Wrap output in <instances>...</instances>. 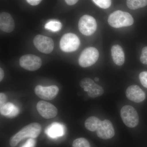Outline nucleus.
<instances>
[{"label": "nucleus", "mask_w": 147, "mask_h": 147, "mask_svg": "<svg viewBox=\"0 0 147 147\" xmlns=\"http://www.w3.org/2000/svg\"><path fill=\"white\" fill-rule=\"evenodd\" d=\"M41 130L39 123H33L28 125L11 137L9 140L11 146H16L18 143L26 138H36L39 136Z\"/></svg>", "instance_id": "f257e3e1"}, {"label": "nucleus", "mask_w": 147, "mask_h": 147, "mask_svg": "<svg viewBox=\"0 0 147 147\" xmlns=\"http://www.w3.org/2000/svg\"><path fill=\"white\" fill-rule=\"evenodd\" d=\"M36 141L34 138H30L21 147H35Z\"/></svg>", "instance_id": "393cba45"}, {"label": "nucleus", "mask_w": 147, "mask_h": 147, "mask_svg": "<svg viewBox=\"0 0 147 147\" xmlns=\"http://www.w3.org/2000/svg\"><path fill=\"white\" fill-rule=\"evenodd\" d=\"M36 108L40 115L45 119L53 118L58 114L57 109L55 106L50 102L43 100L38 102Z\"/></svg>", "instance_id": "9b49d317"}, {"label": "nucleus", "mask_w": 147, "mask_h": 147, "mask_svg": "<svg viewBox=\"0 0 147 147\" xmlns=\"http://www.w3.org/2000/svg\"><path fill=\"white\" fill-rule=\"evenodd\" d=\"M102 121L95 117L88 118L85 122V126L88 130L90 131H96Z\"/></svg>", "instance_id": "a211bd4d"}, {"label": "nucleus", "mask_w": 147, "mask_h": 147, "mask_svg": "<svg viewBox=\"0 0 147 147\" xmlns=\"http://www.w3.org/2000/svg\"><path fill=\"white\" fill-rule=\"evenodd\" d=\"M78 27L81 33L89 36L93 34L96 31L97 23L92 16L85 15L79 20Z\"/></svg>", "instance_id": "423d86ee"}, {"label": "nucleus", "mask_w": 147, "mask_h": 147, "mask_svg": "<svg viewBox=\"0 0 147 147\" xmlns=\"http://www.w3.org/2000/svg\"><path fill=\"white\" fill-rule=\"evenodd\" d=\"M98 137L102 139H109L114 137L115 129L111 122L105 119L102 121L96 130Z\"/></svg>", "instance_id": "f8f14e48"}, {"label": "nucleus", "mask_w": 147, "mask_h": 147, "mask_svg": "<svg viewBox=\"0 0 147 147\" xmlns=\"http://www.w3.org/2000/svg\"><path fill=\"white\" fill-rule=\"evenodd\" d=\"M7 98L5 94L3 93H0V105L1 107L3 106L4 104H5V102L6 101Z\"/></svg>", "instance_id": "a878e982"}, {"label": "nucleus", "mask_w": 147, "mask_h": 147, "mask_svg": "<svg viewBox=\"0 0 147 147\" xmlns=\"http://www.w3.org/2000/svg\"><path fill=\"white\" fill-rule=\"evenodd\" d=\"M19 64L24 69L34 71L40 68L42 65V60L40 58L36 55H26L20 58Z\"/></svg>", "instance_id": "1a4fd4ad"}, {"label": "nucleus", "mask_w": 147, "mask_h": 147, "mask_svg": "<svg viewBox=\"0 0 147 147\" xmlns=\"http://www.w3.org/2000/svg\"><path fill=\"white\" fill-rule=\"evenodd\" d=\"M59 89L56 86L43 87L38 85L34 89L35 94L38 97L46 100L54 99L57 95Z\"/></svg>", "instance_id": "9d476101"}, {"label": "nucleus", "mask_w": 147, "mask_h": 147, "mask_svg": "<svg viewBox=\"0 0 147 147\" xmlns=\"http://www.w3.org/2000/svg\"><path fill=\"white\" fill-rule=\"evenodd\" d=\"M4 76V71L2 68H0V81L1 82Z\"/></svg>", "instance_id": "c85d7f7f"}, {"label": "nucleus", "mask_w": 147, "mask_h": 147, "mask_svg": "<svg viewBox=\"0 0 147 147\" xmlns=\"http://www.w3.org/2000/svg\"><path fill=\"white\" fill-rule=\"evenodd\" d=\"M99 52L96 48L89 47L86 48L81 53L79 59L80 66L88 67L94 64L99 57Z\"/></svg>", "instance_id": "39448f33"}, {"label": "nucleus", "mask_w": 147, "mask_h": 147, "mask_svg": "<svg viewBox=\"0 0 147 147\" xmlns=\"http://www.w3.org/2000/svg\"><path fill=\"white\" fill-rule=\"evenodd\" d=\"M95 81H96V82H98V81H99V78H97V77H96L94 79Z\"/></svg>", "instance_id": "c756f323"}, {"label": "nucleus", "mask_w": 147, "mask_h": 147, "mask_svg": "<svg viewBox=\"0 0 147 147\" xmlns=\"http://www.w3.org/2000/svg\"><path fill=\"white\" fill-rule=\"evenodd\" d=\"M80 85L85 91L87 92L90 97L94 98L101 96L104 93V90L101 86L98 85L92 79L88 78L83 79Z\"/></svg>", "instance_id": "0eeeda50"}, {"label": "nucleus", "mask_w": 147, "mask_h": 147, "mask_svg": "<svg viewBox=\"0 0 147 147\" xmlns=\"http://www.w3.org/2000/svg\"><path fill=\"white\" fill-rule=\"evenodd\" d=\"M127 5L130 9H138L146 6L147 5V0H127Z\"/></svg>", "instance_id": "6ab92c4d"}, {"label": "nucleus", "mask_w": 147, "mask_h": 147, "mask_svg": "<svg viewBox=\"0 0 147 147\" xmlns=\"http://www.w3.org/2000/svg\"><path fill=\"white\" fill-rule=\"evenodd\" d=\"M1 113L3 115L9 117H15L19 113L18 108L13 103L9 102L5 103L1 107Z\"/></svg>", "instance_id": "f3484780"}, {"label": "nucleus", "mask_w": 147, "mask_h": 147, "mask_svg": "<svg viewBox=\"0 0 147 147\" xmlns=\"http://www.w3.org/2000/svg\"><path fill=\"white\" fill-rule=\"evenodd\" d=\"M121 116L124 123L130 128L135 127L139 123V117L137 111L129 105L124 106L121 110Z\"/></svg>", "instance_id": "7ed1b4c3"}, {"label": "nucleus", "mask_w": 147, "mask_h": 147, "mask_svg": "<svg viewBox=\"0 0 147 147\" xmlns=\"http://www.w3.org/2000/svg\"><path fill=\"white\" fill-rule=\"evenodd\" d=\"M62 27L61 23L59 21H51L45 24L44 28L47 30L53 32H57L60 30Z\"/></svg>", "instance_id": "aec40b11"}, {"label": "nucleus", "mask_w": 147, "mask_h": 147, "mask_svg": "<svg viewBox=\"0 0 147 147\" xmlns=\"http://www.w3.org/2000/svg\"><path fill=\"white\" fill-rule=\"evenodd\" d=\"M34 44L40 52L45 54L52 53L54 48V41L51 38L37 35L34 39Z\"/></svg>", "instance_id": "6e6552de"}, {"label": "nucleus", "mask_w": 147, "mask_h": 147, "mask_svg": "<svg viewBox=\"0 0 147 147\" xmlns=\"http://www.w3.org/2000/svg\"><path fill=\"white\" fill-rule=\"evenodd\" d=\"M29 4L33 6H35L39 4L42 0H26Z\"/></svg>", "instance_id": "bb28decb"}, {"label": "nucleus", "mask_w": 147, "mask_h": 147, "mask_svg": "<svg viewBox=\"0 0 147 147\" xmlns=\"http://www.w3.org/2000/svg\"><path fill=\"white\" fill-rule=\"evenodd\" d=\"M80 45L79 37L74 34L68 33L62 37L60 42L61 50L65 53L76 51Z\"/></svg>", "instance_id": "20e7f679"}, {"label": "nucleus", "mask_w": 147, "mask_h": 147, "mask_svg": "<svg viewBox=\"0 0 147 147\" xmlns=\"http://www.w3.org/2000/svg\"><path fill=\"white\" fill-rule=\"evenodd\" d=\"M111 55L113 61L118 66L123 65L125 62L124 53L120 45H113L111 48Z\"/></svg>", "instance_id": "dca6fc26"}, {"label": "nucleus", "mask_w": 147, "mask_h": 147, "mask_svg": "<svg viewBox=\"0 0 147 147\" xmlns=\"http://www.w3.org/2000/svg\"><path fill=\"white\" fill-rule=\"evenodd\" d=\"M99 7L102 9H108L111 6L112 1L111 0H92Z\"/></svg>", "instance_id": "4be33fe9"}, {"label": "nucleus", "mask_w": 147, "mask_h": 147, "mask_svg": "<svg viewBox=\"0 0 147 147\" xmlns=\"http://www.w3.org/2000/svg\"><path fill=\"white\" fill-rule=\"evenodd\" d=\"M140 59L142 63L147 65V46L142 49Z\"/></svg>", "instance_id": "b1692460"}, {"label": "nucleus", "mask_w": 147, "mask_h": 147, "mask_svg": "<svg viewBox=\"0 0 147 147\" xmlns=\"http://www.w3.org/2000/svg\"><path fill=\"white\" fill-rule=\"evenodd\" d=\"M72 147H90V145L86 139L80 138L74 141Z\"/></svg>", "instance_id": "412c9836"}, {"label": "nucleus", "mask_w": 147, "mask_h": 147, "mask_svg": "<svg viewBox=\"0 0 147 147\" xmlns=\"http://www.w3.org/2000/svg\"><path fill=\"white\" fill-rule=\"evenodd\" d=\"M139 80L142 85L147 88V71H142L139 75Z\"/></svg>", "instance_id": "5701e85b"}, {"label": "nucleus", "mask_w": 147, "mask_h": 147, "mask_svg": "<svg viewBox=\"0 0 147 147\" xmlns=\"http://www.w3.org/2000/svg\"><path fill=\"white\" fill-rule=\"evenodd\" d=\"M15 24L10 14L7 12H2L0 14V28L3 32L10 33L13 31Z\"/></svg>", "instance_id": "4468645a"}, {"label": "nucleus", "mask_w": 147, "mask_h": 147, "mask_svg": "<svg viewBox=\"0 0 147 147\" xmlns=\"http://www.w3.org/2000/svg\"><path fill=\"white\" fill-rule=\"evenodd\" d=\"M108 23L111 27L118 28L131 26L134 24V19L128 12L117 10L109 15Z\"/></svg>", "instance_id": "f03ea898"}, {"label": "nucleus", "mask_w": 147, "mask_h": 147, "mask_svg": "<svg viewBox=\"0 0 147 147\" xmlns=\"http://www.w3.org/2000/svg\"><path fill=\"white\" fill-rule=\"evenodd\" d=\"M79 0H65V2L69 5H72L75 4Z\"/></svg>", "instance_id": "cd10ccee"}, {"label": "nucleus", "mask_w": 147, "mask_h": 147, "mask_svg": "<svg viewBox=\"0 0 147 147\" xmlns=\"http://www.w3.org/2000/svg\"><path fill=\"white\" fill-rule=\"evenodd\" d=\"M126 96L129 100L136 102H140L146 98L144 91L137 85H131L127 89Z\"/></svg>", "instance_id": "ddd939ff"}, {"label": "nucleus", "mask_w": 147, "mask_h": 147, "mask_svg": "<svg viewBox=\"0 0 147 147\" xmlns=\"http://www.w3.org/2000/svg\"><path fill=\"white\" fill-rule=\"evenodd\" d=\"M45 133L48 137L55 139L63 136L65 133L64 127L61 124L53 123L46 128Z\"/></svg>", "instance_id": "2eb2a0df"}]
</instances>
